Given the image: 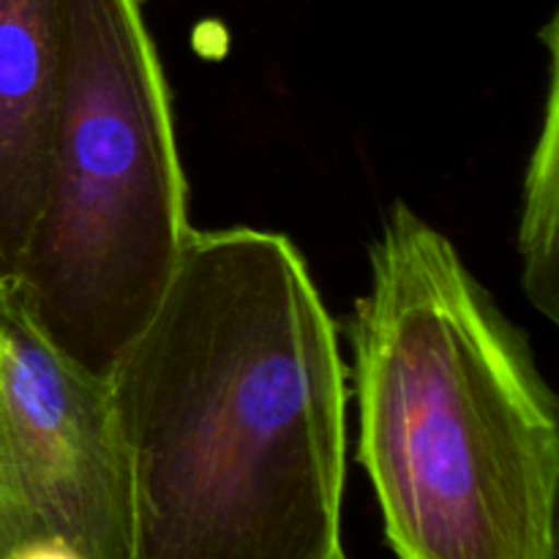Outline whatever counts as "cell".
I'll return each instance as SVG.
<instances>
[{
	"mask_svg": "<svg viewBox=\"0 0 559 559\" xmlns=\"http://www.w3.org/2000/svg\"><path fill=\"white\" fill-rule=\"evenodd\" d=\"M358 462L399 559H557L559 418L527 336L396 202L355 306Z\"/></svg>",
	"mask_w": 559,
	"mask_h": 559,
	"instance_id": "obj_2",
	"label": "cell"
},
{
	"mask_svg": "<svg viewBox=\"0 0 559 559\" xmlns=\"http://www.w3.org/2000/svg\"><path fill=\"white\" fill-rule=\"evenodd\" d=\"M0 538L131 559V467L109 382L49 344L0 284Z\"/></svg>",
	"mask_w": 559,
	"mask_h": 559,
	"instance_id": "obj_4",
	"label": "cell"
},
{
	"mask_svg": "<svg viewBox=\"0 0 559 559\" xmlns=\"http://www.w3.org/2000/svg\"><path fill=\"white\" fill-rule=\"evenodd\" d=\"M60 0H0V284L14 282L47 189Z\"/></svg>",
	"mask_w": 559,
	"mask_h": 559,
	"instance_id": "obj_5",
	"label": "cell"
},
{
	"mask_svg": "<svg viewBox=\"0 0 559 559\" xmlns=\"http://www.w3.org/2000/svg\"><path fill=\"white\" fill-rule=\"evenodd\" d=\"M549 47V85H546L544 123L527 164L519 224V257L522 284L530 304L559 320L557 293V243H559V80H557V22L546 27Z\"/></svg>",
	"mask_w": 559,
	"mask_h": 559,
	"instance_id": "obj_6",
	"label": "cell"
},
{
	"mask_svg": "<svg viewBox=\"0 0 559 559\" xmlns=\"http://www.w3.org/2000/svg\"><path fill=\"white\" fill-rule=\"evenodd\" d=\"M5 559H82L71 549L69 544L55 538H44V540H33V544L20 546V549L11 551Z\"/></svg>",
	"mask_w": 559,
	"mask_h": 559,
	"instance_id": "obj_7",
	"label": "cell"
},
{
	"mask_svg": "<svg viewBox=\"0 0 559 559\" xmlns=\"http://www.w3.org/2000/svg\"><path fill=\"white\" fill-rule=\"evenodd\" d=\"M9 557V551H5V546H3V538H0V559H5Z\"/></svg>",
	"mask_w": 559,
	"mask_h": 559,
	"instance_id": "obj_8",
	"label": "cell"
},
{
	"mask_svg": "<svg viewBox=\"0 0 559 559\" xmlns=\"http://www.w3.org/2000/svg\"><path fill=\"white\" fill-rule=\"evenodd\" d=\"M47 189L14 287L38 331L109 380L191 238L189 186L140 0H60Z\"/></svg>",
	"mask_w": 559,
	"mask_h": 559,
	"instance_id": "obj_3",
	"label": "cell"
},
{
	"mask_svg": "<svg viewBox=\"0 0 559 559\" xmlns=\"http://www.w3.org/2000/svg\"><path fill=\"white\" fill-rule=\"evenodd\" d=\"M107 382L131 559H347V371L293 240L194 229Z\"/></svg>",
	"mask_w": 559,
	"mask_h": 559,
	"instance_id": "obj_1",
	"label": "cell"
}]
</instances>
